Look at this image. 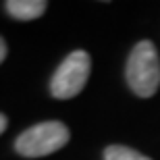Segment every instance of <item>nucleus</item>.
<instances>
[{"mask_svg":"<svg viewBox=\"0 0 160 160\" xmlns=\"http://www.w3.org/2000/svg\"><path fill=\"white\" fill-rule=\"evenodd\" d=\"M125 77L131 92L139 98H150L160 88V58L158 50L150 40L137 42L129 54Z\"/></svg>","mask_w":160,"mask_h":160,"instance_id":"obj_1","label":"nucleus"},{"mask_svg":"<svg viewBox=\"0 0 160 160\" xmlns=\"http://www.w3.org/2000/svg\"><path fill=\"white\" fill-rule=\"evenodd\" d=\"M69 129L60 121H46L38 123L29 129H25L15 142V150L23 158H42V156L54 154L56 150L67 146L69 142Z\"/></svg>","mask_w":160,"mask_h":160,"instance_id":"obj_2","label":"nucleus"},{"mask_svg":"<svg viewBox=\"0 0 160 160\" xmlns=\"http://www.w3.org/2000/svg\"><path fill=\"white\" fill-rule=\"evenodd\" d=\"M89 69H92V60L88 52L83 50L71 52L54 71L52 81H50V94L58 100L75 98L88 83Z\"/></svg>","mask_w":160,"mask_h":160,"instance_id":"obj_3","label":"nucleus"},{"mask_svg":"<svg viewBox=\"0 0 160 160\" xmlns=\"http://www.w3.org/2000/svg\"><path fill=\"white\" fill-rule=\"evenodd\" d=\"M4 8L15 19L31 21V19H38L46 12L48 2H44V0H8L4 4Z\"/></svg>","mask_w":160,"mask_h":160,"instance_id":"obj_4","label":"nucleus"},{"mask_svg":"<svg viewBox=\"0 0 160 160\" xmlns=\"http://www.w3.org/2000/svg\"><path fill=\"white\" fill-rule=\"evenodd\" d=\"M104 160H152V158L139 154L137 150H131L127 146H108L104 150Z\"/></svg>","mask_w":160,"mask_h":160,"instance_id":"obj_5","label":"nucleus"},{"mask_svg":"<svg viewBox=\"0 0 160 160\" xmlns=\"http://www.w3.org/2000/svg\"><path fill=\"white\" fill-rule=\"evenodd\" d=\"M6 52H8V48H6V42L0 38V65H2V60L6 58Z\"/></svg>","mask_w":160,"mask_h":160,"instance_id":"obj_6","label":"nucleus"},{"mask_svg":"<svg viewBox=\"0 0 160 160\" xmlns=\"http://www.w3.org/2000/svg\"><path fill=\"white\" fill-rule=\"evenodd\" d=\"M6 125H8V119H6V114H2V112H0V135L4 133Z\"/></svg>","mask_w":160,"mask_h":160,"instance_id":"obj_7","label":"nucleus"}]
</instances>
